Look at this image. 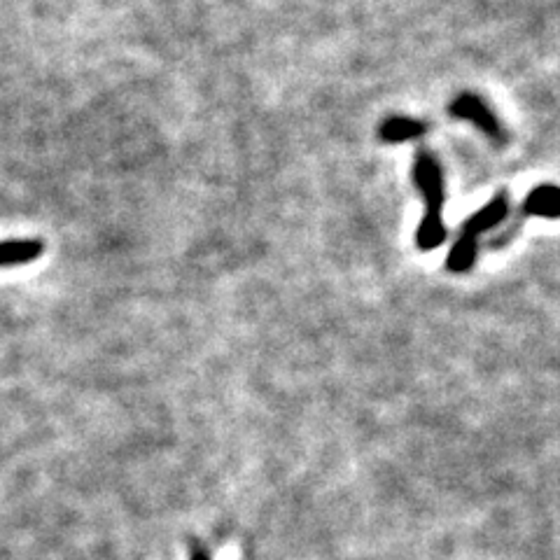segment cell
<instances>
[{
    "instance_id": "cell-3",
    "label": "cell",
    "mask_w": 560,
    "mask_h": 560,
    "mask_svg": "<svg viewBox=\"0 0 560 560\" xmlns=\"http://www.w3.org/2000/svg\"><path fill=\"white\" fill-rule=\"evenodd\" d=\"M448 112L455 119H465V122H472L476 129H479L483 136L493 140L495 145L507 143V133H504L500 119L495 117V112L488 108L486 103L481 101L479 96L472 94V91H462L448 105Z\"/></svg>"
},
{
    "instance_id": "cell-5",
    "label": "cell",
    "mask_w": 560,
    "mask_h": 560,
    "mask_svg": "<svg viewBox=\"0 0 560 560\" xmlns=\"http://www.w3.org/2000/svg\"><path fill=\"white\" fill-rule=\"evenodd\" d=\"M42 252H45V243L40 238H10V241H0V269L33 262Z\"/></svg>"
},
{
    "instance_id": "cell-6",
    "label": "cell",
    "mask_w": 560,
    "mask_h": 560,
    "mask_svg": "<svg viewBox=\"0 0 560 560\" xmlns=\"http://www.w3.org/2000/svg\"><path fill=\"white\" fill-rule=\"evenodd\" d=\"M427 124L420 122V119L413 117H388L378 129V138L383 143H406V140H416L420 136H425Z\"/></svg>"
},
{
    "instance_id": "cell-1",
    "label": "cell",
    "mask_w": 560,
    "mask_h": 560,
    "mask_svg": "<svg viewBox=\"0 0 560 560\" xmlns=\"http://www.w3.org/2000/svg\"><path fill=\"white\" fill-rule=\"evenodd\" d=\"M413 180H416L425 201V215L416 231V243L420 250H434L446 241L444 171H441V164L434 154L425 150L416 154V161H413Z\"/></svg>"
},
{
    "instance_id": "cell-7",
    "label": "cell",
    "mask_w": 560,
    "mask_h": 560,
    "mask_svg": "<svg viewBox=\"0 0 560 560\" xmlns=\"http://www.w3.org/2000/svg\"><path fill=\"white\" fill-rule=\"evenodd\" d=\"M189 560H210V551L199 539H192V544H189Z\"/></svg>"
},
{
    "instance_id": "cell-4",
    "label": "cell",
    "mask_w": 560,
    "mask_h": 560,
    "mask_svg": "<svg viewBox=\"0 0 560 560\" xmlns=\"http://www.w3.org/2000/svg\"><path fill=\"white\" fill-rule=\"evenodd\" d=\"M530 215L537 217H549V220H556L560 217V187L558 185H537L535 189H530V194L525 196V201L518 208V215L514 217V222L509 224V229L504 231L502 236L495 238V248H502L507 245L511 236L521 229V224L528 220Z\"/></svg>"
},
{
    "instance_id": "cell-2",
    "label": "cell",
    "mask_w": 560,
    "mask_h": 560,
    "mask_svg": "<svg viewBox=\"0 0 560 560\" xmlns=\"http://www.w3.org/2000/svg\"><path fill=\"white\" fill-rule=\"evenodd\" d=\"M509 215V196L500 192L490 199L486 206L465 220L460 229L458 241L453 243L451 252L446 257V269L451 273H467L476 262V252H479V238L486 231L495 229L497 224H502Z\"/></svg>"
}]
</instances>
